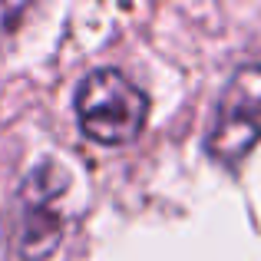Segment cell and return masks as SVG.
I'll list each match as a JSON object with an SVG mask.
<instances>
[{"label":"cell","instance_id":"cell-1","mask_svg":"<svg viewBox=\"0 0 261 261\" xmlns=\"http://www.w3.org/2000/svg\"><path fill=\"white\" fill-rule=\"evenodd\" d=\"M76 119L86 139L99 146H126L149 119V96L113 66L86 73L76 89Z\"/></svg>","mask_w":261,"mask_h":261},{"label":"cell","instance_id":"cell-2","mask_svg":"<svg viewBox=\"0 0 261 261\" xmlns=\"http://www.w3.org/2000/svg\"><path fill=\"white\" fill-rule=\"evenodd\" d=\"M261 142V63L231 73L215 102L205 152L225 169H238L245 155Z\"/></svg>","mask_w":261,"mask_h":261},{"label":"cell","instance_id":"cell-3","mask_svg":"<svg viewBox=\"0 0 261 261\" xmlns=\"http://www.w3.org/2000/svg\"><path fill=\"white\" fill-rule=\"evenodd\" d=\"M70 172L60 162H40L20 185L17 198V248L20 261H46L63 242V198Z\"/></svg>","mask_w":261,"mask_h":261}]
</instances>
